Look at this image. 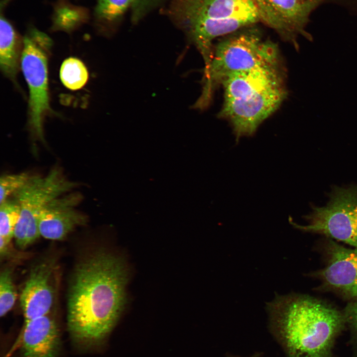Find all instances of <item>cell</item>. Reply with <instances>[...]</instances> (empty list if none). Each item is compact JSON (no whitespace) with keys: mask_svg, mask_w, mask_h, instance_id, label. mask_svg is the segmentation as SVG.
Here are the masks:
<instances>
[{"mask_svg":"<svg viewBox=\"0 0 357 357\" xmlns=\"http://www.w3.org/2000/svg\"><path fill=\"white\" fill-rule=\"evenodd\" d=\"M60 77L63 85L71 90H78L83 87L88 80L86 66L79 59L69 57L62 63Z\"/></svg>","mask_w":357,"mask_h":357,"instance_id":"15","label":"cell"},{"mask_svg":"<svg viewBox=\"0 0 357 357\" xmlns=\"http://www.w3.org/2000/svg\"><path fill=\"white\" fill-rule=\"evenodd\" d=\"M78 185L68 179L60 167H55L44 177L31 176L25 184L12 195L20 207L13 236L19 248H26L41 236L38 219L46 205Z\"/></svg>","mask_w":357,"mask_h":357,"instance_id":"7","label":"cell"},{"mask_svg":"<svg viewBox=\"0 0 357 357\" xmlns=\"http://www.w3.org/2000/svg\"><path fill=\"white\" fill-rule=\"evenodd\" d=\"M160 0H133L132 8V21H138L147 13L150 8Z\"/></svg>","mask_w":357,"mask_h":357,"instance_id":"22","label":"cell"},{"mask_svg":"<svg viewBox=\"0 0 357 357\" xmlns=\"http://www.w3.org/2000/svg\"><path fill=\"white\" fill-rule=\"evenodd\" d=\"M61 340L58 326L49 314L24 321L22 357H58Z\"/></svg>","mask_w":357,"mask_h":357,"instance_id":"13","label":"cell"},{"mask_svg":"<svg viewBox=\"0 0 357 357\" xmlns=\"http://www.w3.org/2000/svg\"><path fill=\"white\" fill-rule=\"evenodd\" d=\"M16 292L13 281L12 270L6 267L0 274V316H5L13 306Z\"/></svg>","mask_w":357,"mask_h":357,"instance_id":"19","label":"cell"},{"mask_svg":"<svg viewBox=\"0 0 357 357\" xmlns=\"http://www.w3.org/2000/svg\"><path fill=\"white\" fill-rule=\"evenodd\" d=\"M346 327L350 330L353 344L357 352V299L350 302L343 311Z\"/></svg>","mask_w":357,"mask_h":357,"instance_id":"21","label":"cell"},{"mask_svg":"<svg viewBox=\"0 0 357 357\" xmlns=\"http://www.w3.org/2000/svg\"><path fill=\"white\" fill-rule=\"evenodd\" d=\"M23 42L20 68L29 89L28 126L32 137L44 143V120L54 113L50 105L48 79L53 43L48 35L36 29H32Z\"/></svg>","mask_w":357,"mask_h":357,"instance_id":"6","label":"cell"},{"mask_svg":"<svg viewBox=\"0 0 357 357\" xmlns=\"http://www.w3.org/2000/svg\"><path fill=\"white\" fill-rule=\"evenodd\" d=\"M354 2L356 3V4H357V0H354Z\"/></svg>","mask_w":357,"mask_h":357,"instance_id":"23","label":"cell"},{"mask_svg":"<svg viewBox=\"0 0 357 357\" xmlns=\"http://www.w3.org/2000/svg\"><path fill=\"white\" fill-rule=\"evenodd\" d=\"M20 213L19 204L13 196L0 203V237L7 242H10L13 238Z\"/></svg>","mask_w":357,"mask_h":357,"instance_id":"16","label":"cell"},{"mask_svg":"<svg viewBox=\"0 0 357 357\" xmlns=\"http://www.w3.org/2000/svg\"><path fill=\"white\" fill-rule=\"evenodd\" d=\"M127 281L122 259L105 250L94 251L77 263L67 309V329L75 344L88 348L103 343L124 308Z\"/></svg>","mask_w":357,"mask_h":357,"instance_id":"1","label":"cell"},{"mask_svg":"<svg viewBox=\"0 0 357 357\" xmlns=\"http://www.w3.org/2000/svg\"><path fill=\"white\" fill-rule=\"evenodd\" d=\"M270 325L288 357H336L346 327L343 311L314 297L277 295L267 303Z\"/></svg>","mask_w":357,"mask_h":357,"instance_id":"2","label":"cell"},{"mask_svg":"<svg viewBox=\"0 0 357 357\" xmlns=\"http://www.w3.org/2000/svg\"><path fill=\"white\" fill-rule=\"evenodd\" d=\"M326 250V266L315 274L322 287L357 299V248L345 247L329 238Z\"/></svg>","mask_w":357,"mask_h":357,"instance_id":"10","label":"cell"},{"mask_svg":"<svg viewBox=\"0 0 357 357\" xmlns=\"http://www.w3.org/2000/svg\"><path fill=\"white\" fill-rule=\"evenodd\" d=\"M30 176L26 173L2 175L0 178V203L23 186Z\"/></svg>","mask_w":357,"mask_h":357,"instance_id":"20","label":"cell"},{"mask_svg":"<svg viewBox=\"0 0 357 357\" xmlns=\"http://www.w3.org/2000/svg\"><path fill=\"white\" fill-rule=\"evenodd\" d=\"M23 42L10 23L0 20V67L2 74L19 88L17 76L20 67Z\"/></svg>","mask_w":357,"mask_h":357,"instance_id":"14","label":"cell"},{"mask_svg":"<svg viewBox=\"0 0 357 357\" xmlns=\"http://www.w3.org/2000/svg\"><path fill=\"white\" fill-rule=\"evenodd\" d=\"M81 199L80 194L73 192L49 202L39 217L40 236L48 239L60 240L76 227L85 225L86 216L75 209Z\"/></svg>","mask_w":357,"mask_h":357,"instance_id":"12","label":"cell"},{"mask_svg":"<svg viewBox=\"0 0 357 357\" xmlns=\"http://www.w3.org/2000/svg\"><path fill=\"white\" fill-rule=\"evenodd\" d=\"M260 22L285 41L297 44L299 35L306 36L309 16L324 0H253Z\"/></svg>","mask_w":357,"mask_h":357,"instance_id":"9","label":"cell"},{"mask_svg":"<svg viewBox=\"0 0 357 357\" xmlns=\"http://www.w3.org/2000/svg\"><path fill=\"white\" fill-rule=\"evenodd\" d=\"M221 85L224 102L219 117L230 123L237 140L253 134L287 95L282 66L235 73Z\"/></svg>","mask_w":357,"mask_h":357,"instance_id":"3","label":"cell"},{"mask_svg":"<svg viewBox=\"0 0 357 357\" xmlns=\"http://www.w3.org/2000/svg\"><path fill=\"white\" fill-rule=\"evenodd\" d=\"M85 12L81 8L65 5L58 8L53 18V29L70 32L80 25L86 19Z\"/></svg>","mask_w":357,"mask_h":357,"instance_id":"17","label":"cell"},{"mask_svg":"<svg viewBox=\"0 0 357 357\" xmlns=\"http://www.w3.org/2000/svg\"><path fill=\"white\" fill-rule=\"evenodd\" d=\"M305 218V225L291 222L302 231L324 235L357 248V186L335 187L327 204L314 207Z\"/></svg>","mask_w":357,"mask_h":357,"instance_id":"8","label":"cell"},{"mask_svg":"<svg viewBox=\"0 0 357 357\" xmlns=\"http://www.w3.org/2000/svg\"><path fill=\"white\" fill-rule=\"evenodd\" d=\"M167 13L195 46L205 50L219 37L260 22L253 0H172Z\"/></svg>","mask_w":357,"mask_h":357,"instance_id":"4","label":"cell"},{"mask_svg":"<svg viewBox=\"0 0 357 357\" xmlns=\"http://www.w3.org/2000/svg\"><path fill=\"white\" fill-rule=\"evenodd\" d=\"M55 268L56 261L47 258L31 268L20 297L24 321L49 314L55 298Z\"/></svg>","mask_w":357,"mask_h":357,"instance_id":"11","label":"cell"},{"mask_svg":"<svg viewBox=\"0 0 357 357\" xmlns=\"http://www.w3.org/2000/svg\"><path fill=\"white\" fill-rule=\"evenodd\" d=\"M132 2L133 0H98L95 10V16L103 23H114L131 7Z\"/></svg>","mask_w":357,"mask_h":357,"instance_id":"18","label":"cell"},{"mask_svg":"<svg viewBox=\"0 0 357 357\" xmlns=\"http://www.w3.org/2000/svg\"><path fill=\"white\" fill-rule=\"evenodd\" d=\"M213 48L204 70L202 94L194 107L203 109L215 89L232 74L260 67L282 66L277 45L264 38L257 24L226 35Z\"/></svg>","mask_w":357,"mask_h":357,"instance_id":"5","label":"cell"}]
</instances>
